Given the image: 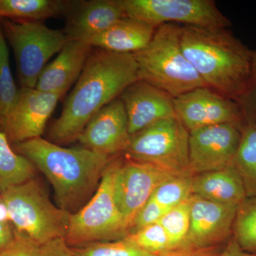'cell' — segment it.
Here are the masks:
<instances>
[{
  "label": "cell",
  "instance_id": "6da1fadb",
  "mask_svg": "<svg viewBox=\"0 0 256 256\" xmlns=\"http://www.w3.org/2000/svg\"><path fill=\"white\" fill-rule=\"evenodd\" d=\"M138 80L132 54L92 50L60 118L52 126L50 142L60 146L77 140L94 114Z\"/></svg>",
  "mask_w": 256,
  "mask_h": 256
},
{
  "label": "cell",
  "instance_id": "7a4b0ae2",
  "mask_svg": "<svg viewBox=\"0 0 256 256\" xmlns=\"http://www.w3.org/2000/svg\"><path fill=\"white\" fill-rule=\"evenodd\" d=\"M180 43L206 87L240 105L252 82L256 50L228 28L182 25Z\"/></svg>",
  "mask_w": 256,
  "mask_h": 256
},
{
  "label": "cell",
  "instance_id": "3957f363",
  "mask_svg": "<svg viewBox=\"0 0 256 256\" xmlns=\"http://www.w3.org/2000/svg\"><path fill=\"white\" fill-rule=\"evenodd\" d=\"M16 152L48 178L58 206L70 214L94 196L112 158L86 148H66L42 138L14 144Z\"/></svg>",
  "mask_w": 256,
  "mask_h": 256
},
{
  "label": "cell",
  "instance_id": "277c9868",
  "mask_svg": "<svg viewBox=\"0 0 256 256\" xmlns=\"http://www.w3.org/2000/svg\"><path fill=\"white\" fill-rule=\"evenodd\" d=\"M182 25L164 24L156 28L150 43L144 50L132 54L139 80H144L172 97L206 87L180 43Z\"/></svg>",
  "mask_w": 256,
  "mask_h": 256
},
{
  "label": "cell",
  "instance_id": "5b68a950",
  "mask_svg": "<svg viewBox=\"0 0 256 256\" xmlns=\"http://www.w3.org/2000/svg\"><path fill=\"white\" fill-rule=\"evenodd\" d=\"M15 232L42 246L65 238L70 214L50 201L40 182L32 178L0 195Z\"/></svg>",
  "mask_w": 256,
  "mask_h": 256
},
{
  "label": "cell",
  "instance_id": "8992f818",
  "mask_svg": "<svg viewBox=\"0 0 256 256\" xmlns=\"http://www.w3.org/2000/svg\"><path fill=\"white\" fill-rule=\"evenodd\" d=\"M117 160L106 166L97 191L86 204L70 216L65 240L68 245H86L124 239L130 228L114 201V176Z\"/></svg>",
  "mask_w": 256,
  "mask_h": 256
},
{
  "label": "cell",
  "instance_id": "52a82bcc",
  "mask_svg": "<svg viewBox=\"0 0 256 256\" xmlns=\"http://www.w3.org/2000/svg\"><path fill=\"white\" fill-rule=\"evenodd\" d=\"M6 42L16 62L21 88H35L52 56L69 41L64 31L48 28L43 22L1 21Z\"/></svg>",
  "mask_w": 256,
  "mask_h": 256
},
{
  "label": "cell",
  "instance_id": "ba28073f",
  "mask_svg": "<svg viewBox=\"0 0 256 256\" xmlns=\"http://www.w3.org/2000/svg\"><path fill=\"white\" fill-rule=\"evenodd\" d=\"M190 131L176 116L162 120L131 136L124 154L176 174H188Z\"/></svg>",
  "mask_w": 256,
  "mask_h": 256
},
{
  "label": "cell",
  "instance_id": "9c48e42d",
  "mask_svg": "<svg viewBox=\"0 0 256 256\" xmlns=\"http://www.w3.org/2000/svg\"><path fill=\"white\" fill-rule=\"evenodd\" d=\"M122 4L126 16L156 28L170 23L202 28L232 25L213 0H122Z\"/></svg>",
  "mask_w": 256,
  "mask_h": 256
},
{
  "label": "cell",
  "instance_id": "30bf717a",
  "mask_svg": "<svg viewBox=\"0 0 256 256\" xmlns=\"http://www.w3.org/2000/svg\"><path fill=\"white\" fill-rule=\"evenodd\" d=\"M175 175L178 174L148 163L117 160L114 176V201L130 230L138 212L158 186Z\"/></svg>",
  "mask_w": 256,
  "mask_h": 256
},
{
  "label": "cell",
  "instance_id": "8fae6325",
  "mask_svg": "<svg viewBox=\"0 0 256 256\" xmlns=\"http://www.w3.org/2000/svg\"><path fill=\"white\" fill-rule=\"evenodd\" d=\"M242 124H222L190 132L188 174L216 171L232 165L238 150Z\"/></svg>",
  "mask_w": 256,
  "mask_h": 256
},
{
  "label": "cell",
  "instance_id": "7c38bea8",
  "mask_svg": "<svg viewBox=\"0 0 256 256\" xmlns=\"http://www.w3.org/2000/svg\"><path fill=\"white\" fill-rule=\"evenodd\" d=\"M176 117L188 131L222 124H244L238 102L208 87L198 88L173 98Z\"/></svg>",
  "mask_w": 256,
  "mask_h": 256
},
{
  "label": "cell",
  "instance_id": "4fadbf2b",
  "mask_svg": "<svg viewBox=\"0 0 256 256\" xmlns=\"http://www.w3.org/2000/svg\"><path fill=\"white\" fill-rule=\"evenodd\" d=\"M62 95L36 88H21L2 131L14 144L41 138Z\"/></svg>",
  "mask_w": 256,
  "mask_h": 256
},
{
  "label": "cell",
  "instance_id": "5bb4252c",
  "mask_svg": "<svg viewBox=\"0 0 256 256\" xmlns=\"http://www.w3.org/2000/svg\"><path fill=\"white\" fill-rule=\"evenodd\" d=\"M190 204V230L180 248L220 246L228 242L233 235L238 206L220 204L194 194Z\"/></svg>",
  "mask_w": 256,
  "mask_h": 256
},
{
  "label": "cell",
  "instance_id": "9a60e30c",
  "mask_svg": "<svg viewBox=\"0 0 256 256\" xmlns=\"http://www.w3.org/2000/svg\"><path fill=\"white\" fill-rule=\"evenodd\" d=\"M130 139L127 114L118 97L92 116L77 140L82 148L110 158L124 152Z\"/></svg>",
  "mask_w": 256,
  "mask_h": 256
},
{
  "label": "cell",
  "instance_id": "2e32d148",
  "mask_svg": "<svg viewBox=\"0 0 256 256\" xmlns=\"http://www.w3.org/2000/svg\"><path fill=\"white\" fill-rule=\"evenodd\" d=\"M119 98L126 109L131 136L158 121L176 116L173 98L144 80L132 82Z\"/></svg>",
  "mask_w": 256,
  "mask_h": 256
},
{
  "label": "cell",
  "instance_id": "e0dca14e",
  "mask_svg": "<svg viewBox=\"0 0 256 256\" xmlns=\"http://www.w3.org/2000/svg\"><path fill=\"white\" fill-rule=\"evenodd\" d=\"M64 32L69 40L87 42L126 16L122 0L72 2Z\"/></svg>",
  "mask_w": 256,
  "mask_h": 256
},
{
  "label": "cell",
  "instance_id": "ac0fdd59",
  "mask_svg": "<svg viewBox=\"0 0 256 256\" xmlns=\"http://www.w3.org/2000/svg\"><path fill=\"white\" fill-rule=\"evenodd\" d=\"M92 50L87 42L69 40L56 58L44 68L35 88L64 96L78 80Z\"/></svg>",
  "mask_w": 256,
  "mask_h": 256
},
{
  "label": "cell",
  "instance_id": "d6986e66",
  "mask_svg": "<svg viewBox=\"0 0 256 256\" xmlns=\"http://www.w3.org/2000/svg\"><path fill=\"white\" fill-rule=\"evenodd\" d=\"M156 26L129 16H124L87 42L94 48L119 54L140 52L150 43Z\"/></svg>",
  "mask_w": 256,
  "mask_h": 256
},
{
  "label": "cell",
  "instance_id": "ffe728a7",
  "mask_svg": "<svg viewBox=\"0 0 256 256\" xmlns=\"http://www.w3.org/2000/svg\"><path fill=\"white\" fill-rule=\"evenodd\" d=\"M192 194L208 201L239 206L247 198L242 178L233 166L193 176Z\"/></svg>",
  "mask_w": 256,
  "mask_h": 256
},
{
  "label": "cell",
  "instance_id": "44dd1931",
  "mask_svg": "<svg viewBox=\"0 0 256 256\" xmlns=\"http://www.w3.org/2000/svg\"><path fill=\"white\" fill-rule=\"evenodd\" d=\"M72 4L64 0H0V20L42 22L67 14Z\"/></svg>",
  "mask_w": 256,
  "mask_h": 256
},
{
  "label": "cell",
  "instance_id": "7402d4cb",
  "mask_svg": "<svg viewBox=\"0 0 256 256\" xmlns=\"http://www.w3.org/2000/svg\"><path fill=\"white\" fill-rule=\"evenodd\" d=\"M36 174L34 165L15 152L6 134L0 130V195L13 186L34 178Z\"/></svg>",
  "mask_w": 256,
  "mask_h": 256
},
{
  "label": "cell",
  "instance_id": "603a6c76",
  "mask_svg": "<svg viewBox=\"0 0 256 256\" xmlns=\"http://www.w3.org/2000/svg\"><path fill=\"white\" fill-rule=\"evenodd\" d=\"M232 166L238 172L247 198L256 196V122L244 121Z\"/></svg>",
  "mask_w": 256,
  "mask_h": 256
},
{
  "label": "cell",
  "instance_id": "cb8c5ba5",
  "mask_svg": "<svg viewBox=\"0 0 256 256\" xmlns=\"http://www.w3.org/2000/svg\"><path fill=\"white\" fill-rule=\"evenodd\" d=\"M20 89L12 74L8 42L0 21V128L3 127L18 100Z\"/></svg>",
  "mask_w": 256,
  "mask_h": 256
},
{
  "label": "cell",
  "instance_id": "d4e9b609",
  "mask_svg": "<svg viewBox=\"0 0 256 256\" xmlns=\"http://www.w3.org/2000/svg\"><path fill=\"white\" fill-rule=\"evenodd\" d=\"M233 236L244 252L256 254V196L246 198L239 205Z\"/></svg>",
  "mask_w": 256,
  "mask_h": 256
},
{
  "label": "cell",
  "instance_id": "484cf974",
  "mask_svg": "<svg viewBox=\"0 0 256 256\" xmlns=\"http://www.w3.org/2000/svg\"><path fill=\"white\" fill-rule=\"evenodd\" d=\"M192 178L190 174L175 175L159 185L151 197L165 210H171L190 200Z\"/></svg>",
  "mask_w": 256,
  "mask_h": 256
},
{
  "label": "cell",
  "instance_id": "4316f807",
  "mask_svg": "<svg viewBox=\"0 0 256 256\" xmlns=\"http://www.w3.org/2000/svg\"><path fill=\"white\" fill-rule=\"evenodd\" d=\"M190 198L188 201L171 208L158 222L169 238L172 250L180 248L188 236L190 226Z\"/></svg>",
  "mask_w": 256,
  "mask_h": 256
},
{
  "label": "cell",
  "instance_id": "83f0119b",
  "mask_svg": "<svg viewBox=\"0 0 256 256\" xmlns=\"http://www.w3.org/2000/svg\"><path fill=\"white\" fill-rule=\"evenodd\" d=\"M122 240L150 254H162L172 250L168 235L159 223L130 232Z\"/></svg>",
  "mask_w": 256,
  "mask_h": 256
},
{
  "label": "cell",
  "instance_id": "f1b7e54d",
  "mask_svg": "<svg viewBox=\"0 0 256 256\" xmlns=\"http://www.w3.org/2000/svg\"><path fill=\"white\" fill-rule=\"evenodd\" d=\"M79 256H160L144 252L126 240L95 242L74 248Z\"/></svg>",
  "mask_w": 256,
  "mask_h": 256
},
{
  "label": "cell",
  "instance_id": "f546056e",
  "mask_svg": "<svg viewBox=\"0 0 256 256\" xmlns=\"http://www.w3.org/2000/svg\"><path fill=\"white\" fill-rule=\"evenodd\" d=\"M168 210H166L160 206L151 197L134 217L130 232L158 223Z\"/></svg>",
  "mask_w": 256,
  "mask_h": 256
},
{
  "label": "cell",
  "instance_id": "4dcf8cb0",
  "mask_svg": "<svg viewBox=\"0 0 256 256\" xmlns=\"http://www.w3.org/2000/svg\"><path fill=\"white\" fill-rule=\"evenodd\" d=\"M0 256H41V246L14 230V238L0 250Z\"/></svg>",
  "mask_w": 256,
  "mask_h": 256
},
{
  "label": "cell",
  "instance_id": "1f68e13d",
  "mask_svg": "<svg viewBox=\"0 0 256 256\" xmlns=\"http://www.w3.org/2000/svg\"><path fill=\"white\" fill-rule=\"evenodd\" d=\"M240 106L244 114V121L256 122V52L252 82Z\"/></svg>",
  "mask_w": 256,
  "mask_h": 256
},
{
  "label": "cell",
  "instance_id": "d6a6232c",
  "mask_svg": "<svg viewBox=\"0 0 256 256\" xmlns=\"http://www.w3.org/2000/svg\"><path fill=\"white\" fill-rule=\"evenodd\" d=\"M41 256H79L65 238L54 239L41 246Z\"/></svg>",
  "mask_w": 256,
  "mask_h": 256
},
{
  "label": "cell",
  "instance_id": "836d02e7",
  "mask_svg": "<svg viewBox=\"0 0 256 256\" xmlns=\"http://www.w3.org/2000/svg\"><path fill=\"white\" fill-rule=\"evenodd\" d=\"M223 246L204 248H176L160 254V256H218L224 250Z\"/></svg>",
  "mask_w": 256,
  "mask_h": 256
},
{
  "label": "cell",
  "instance_id": "e575fe53",
  "mask_svg": "<svg viewBox=\"0 0 256 256\" xmlns=\"http://www.w3.org/2000/svg\"><path fill=\"white\" fill-rule=\"evenodd\" d=\"M14 238V230L10 222L0 220V250L8 246Z\"/></svg>",
  "mask_w": 256,
  "mask_h": 256
},
{
  "label": "cell",
  "instance_id": "d590c367",
  "mask_svg": "<svg viewBox=\"0 0 256 256\" xmlns=\"http://www.w3.org/2000/svg\"><path fill=\"white\" fill-rule=\"evenodd\" d=\"M218 256H256V254L244 252L233 238L229 240Z\"/></svg>",
  "mask_w": 256,
  "mask_h": 256
},
{
  "label": "cell",
  "instance_id": "8d00e7d4",
  "mask_svg": "<svg viewBox=\"0 0 256 256\" xmlns=\"http://www.w3.org/2000/svg\"><path fill=\"white\" fill-rule=\"evenodd\" d=\"M1 203H2V201H1V200H0V204H1Z\"/></svg>",
  "mask_w": 256,
  "mask_h": 256
}]
</instances>
